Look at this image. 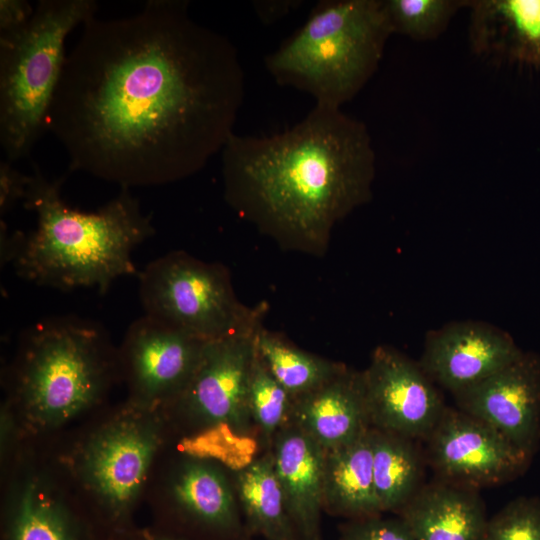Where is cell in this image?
<instances>
[{
	"label": "cell",
	"mask_w": 540,
	"mask_h": 540,
	"mask_svg": "<svg viewBox=\"0 0 540 540\" xmlns=\"http://www.w3.org/2000/svg\"><path fill=\"white\" fill-rule=\"evenodd\" d=\"M188 1L150 0L117 19L89 18L66 55L47 118L70 171L121 188L199 172L234 133L245 76L228 37Z\"/></svg>",
	"instance_id": "obj_1"
},
{
	"label": "cell",
	"mask_w": 540,
	"mask_h": 540,
	"mask_svg": "<svg viewBox=\"0 0 540 540\" xmlns=\"http://www.w3.org/2000/svg\"><path fill=\"white\" fill-rule=\"evenodd\" d=\"M224 197L284 249L322 256L335 226L372 198L366 125L320 105L271 136L233 133L221 151Z\"/></svg>",
	"instance_id": "obj_2"
},
{
	"label": "cell",
	"mask_w": 540,
	"mask_h": 540,
	"mask_svg": "<svg viewBox=\"0 0 540 540\" xmlns=\"http://www.w3.org/2000/svg\"><path fill=\"white\" fill-rule=\"evenodd\" d=\"M64 177L48 179L33 164L24 207L36 214V228L22 235L13 260L17 274L38 285L105 293L118 278L135 275L132 251L155 234L128 188L94 212L68 206L61 197Z\"/></svg>",
	"instance_id": "obj_3"
},
{
	"label": "cell",
	"mask_w": 540,
	"mask_h": 540,
	"mask_svg": "<svg viewBox=\"0 0 540 540\" xmlns=\"http://www.w3.org/2000/svg\"><path fill=\"white\" fill-rule=\"evenodd\" d=\"M391 35L383 0H324L265 66L279 85L341 109L372 78Z\"/></svg>",
	"instance_id": "obj_4"
},
{
	"label": "cell",
	"mask_w": 540,
	"mask_h": 540,
	"mask_svg": "<svg viewBox=\"0 0 540 540\" xmlns=\"http://www.w3.org/2000/svg\"><path fill=\"white\" fill-rule=\"evenodd\" d=\"M114 363L108 335L94 322L57 317L33 325L13 389L25 423L45 431L92 407L107 388Z\"/></svg>",
	"instance_id": "obj_5"
},
{
	"label": "cell",
	"mask_w": 540,
	"mask_h": 540,
	"mask_svg": "<svg viewBox=\"0 0 540 540\" xmlns=\"http://www.w3.org/2000/svg\"><path fill=\"white\" fill-rule=\"evenodd\" d=\"M96 10L94 0H40L22 30L0 35V144L8 161L28 157L48 132L66 38Z\"/></svg>",
	"instance_id": "obj_6"
},
{
	"label": "cell",
	"mask_w": 540,
	"mask_h": 540,
	"mask_svg": "<svg viewBox=\"0 0 540 540\" xmlns=\"http://www.w3.org/2000/svg\"><path fill=\"white\" fill-rule=\"evenodd\" d=\"M145 315L202 341L255 333L263 305L248 307L237 298L229 271L183 251H172L139 273Z\"/></svg>",
	"instance_id": "obj_7"
},
{
	"label": "cell",
	"mask_w": 540,
	"mask_h": 540,
	"mask_svg": "<svg viewBox=\"0 0 540 540\" xmlns=\"http://www.w3.org/2000/svg\"><path fill=\"white\" fill-rule=\"evenodd\" d=\"M156 410L131 402L97 429L77 455L83 485L114 515L135 502L159 449Z\"/></svg>",
	"instance_id": "obj_8"
},
{
	"label": "cell",
	"mask_w": 540,
	"mask_h": 540,
	"mask_svg": "<svg viewBox=\"0 0 540 540\" xmlns=\"http://www.w3.org/2000/svg\"><path fill=\"white\" fill-rule=\"evenodd\" d=\"M426 462L437 479L479 490L512 481L533 456L486 422L446 407L425 440Z\"/></svg>",
	"instance_id": "obj_9"
},
{
	"label": "cell",
	"mask_w": 540,
	"mask_h": 540,
	"mask_svg": "<svg viewBox=\"0 0 540 540\" xmlns=\"http://www.w3.org/2000/svg\"><path fill=\"white\" fill-rule=\"evenodd\" d=\"M362 375L371 428L425 441L447 406L419 363L379 345Z\"/></svg>",
	"instance_id": "obj_10"
},
{
	"label": "cell",
	"mask_w": 540,
	"mask_h": 540,
	"mask_svg": "<svg viewBox=\"0 0 540 540\" xmlns=\"http://www.w3.org/2000/svg\"><path fill=\"white\" fill-rule=\"evenodd\" d=\"M256 332L204 344L189 383L175 400L198 423L226 426L240 434L250 430L248 390L257 354Z\"/></svg>",
	"instance_id": "obj_11"
},
{
	"label": "cell",
	"mask_w": 540,
	"mask_h": 540,
	"mask_svg": "<svg viewBox=\"0 0 540 540\" xmlns=\"http://www.w3.org/2000/svg\"><path fill=\"white\" fill-rule=\"evenodd\" d=\"M205 343L147 315L134 321L120 356L131 402L157 409L175 401L189 383Z\"/></svg>",
	"instance_id": "obj_12"
},
{
	"label": "cell",
	"mask_w": 540,
	"mask_h": 540,
	"mask_svg": "<svg viewBox=\"0 0 540 540\" xmlns=\"http://www.w3.org/2000/svg\"><path fill=\"white\" fill-rule=\"evenodd\" d=\"M456 408L491 425L534 456L540 443V356L523 352L501 370L453 395Z\"/></svg>",
	"instance_id": "obj_13"
},
{
	"label": "cell",
	"mask_w": 540,
	"mask_h": 540,
	"mask_svg": "<svg viewBox=\"0 0 540 540\" xmlns=\"http://www.w3.org/2000/svg\"><path fill=\"white\" fill-rule=\"evenodd\" d=\"M513 338L486 322L465 320L430 331L419 365L452 395L471 387L519 358Z\"/></svg>",
	"instance_id": "obj_14"
},
{
	"label": "cell",
	"mask_w": 540,
	"mask_h": 540,
	"mask_svg": "<svg viewBox=\"0 0 540 540\" xmlns=\"http://www.w3.org/2000/svg\"><path fill=\"white\" fill-rule=\"evenodd\" d=\"M473 53L540 70V0H468Z\"/></svg>",
	"instance_id": "obj_15"
},
{
	"label": "cell",
	"mask_w": 540,
	"mask_h": 540,
	"mask_svg": "<svg viewBox=\"0 0 540 540\" xmlns=\"http://www.w3.org/2000/svg\"><path fill=\"white\" fill-rule=\"evenodd\" d=\"M270 451L296 532L319 540L326 450L291 421L274 436Z\"/></svg>",
	"instance_id": "obj_16"
},
{
	"label": "cell",
	"mask_w": 540,
	"mask_h": 540,
	"mask_svg": "<svg viewBox=\"0 0 540 540\" xmlns=\"http://www.w3.org/2000/svg\"><path fill=\"white\" fill-rule=\"evenodd\" d=\"M292 422L325 450L354 442L371 428L362 371L346 368L294 399Z\"/></svg>",
	"instance_id": "obj_17"
},
{
	"label": "cell",
	"mask_w": 540,
	"mask_h": 540,
	"mask_svg": "<svg viewBox=\"0 0 540 540\" xmlns=\"http://www.w3.org/2000/svg\"><path fill=\"white\" fill-rule=\"evenodd\" d=\"M415 540H482L487 516L479 490L439 479L397 513Z\"/></svg>",
	"instance_id": "obj_18"
},
{
	"label": "cell",
	"mask_w": 540,
	"mask_h": 540,
	"mask_svg": "<svg viewBox=\"0 0 540 540\" xmlns=\"http://www.w3.org/2000/svg\"><path fill=\"white\" fill-rule=\"evenodd\" d=\"M323 507L351 519L382 514L373 481L371 428L352 443L326 450Z\"/></svg>",
	"instance_id": "obj_19"
},
{
	"label": "cell",
	"mask_w": 540,
	"mask_h": 540,
	"mask_svg": "<svg viewBox=\"0 0 540 540\" xmlns=\"http://www.w3.org/2000/svg\"><path fill=\"white\" fill-rule=\"evenodd\" d=\"M373 481L383 512L398 513L424 485L426 457L416 440L371 428Z\"/></svg>",
	"instance_id": "obj_20"
},
{
	"label": "cell",
	"mask_w": 540,
	"mask_h": 540,
	"mask_svg": "<svg viewBox=\"0 0 540 540\" xmlns=\"http://www.w3.org/2000/svg\"><path fill=\"white\" fill-rule=\"evenodd\" d=\"M235 490L255 531L268 540H294L297 532L270 450L237 471Z\"/></svg>",
	"instance_id": "obj_21"
},
{
	"label": "cell",
	"mask_w": 540,
	"mask_h": 540,
	"mask_svg": "<svg viewBox=\"0 0 540 540\" xmlns=\"http://www.w3.org/2000/svg\"><path fill=\"white\" fill-rule=\"evenodd\" d=\"M175 502L201 522L222 530L238 527L234 491L225 474L211 463H185L171 484Z\"/></svg>",
	"instance_id": "obj_22"
},
{
	"label": "cell",
	"mask_w": 540,
	"mask_h": 540,
	"mask_svg": "<svg viewBox=\"0 0 540 540\" xmlns=\"http://www.w3.org/2000/svg\"><path fill=\"white\" fill-rule=\"evenodd\" d=\"M255 345L263 364L294 399L320 387L347 368L294 346L263 325L256 332Z\"/></svg>",
	"instance_id": "obj_23"
},
{
	"label": "cell",
	"mask_w": 540,
	"mask_h": 540,
	"mask_svg": "<svg viewBox=\"0 0 540 540\" xmlns=\"http://www.w3.org/2000/svg\"><path fill=\"white\" fill-rule=\"evenodd\" d=\"M13 540H73L62 505L37 481H28L20 493Z\"/></svg>",
	"instance_id": "obj_24"
},
{
	"label": "cell",
	"mask_w": 540,
	"mask_h": 540,
	"mask_svg": "<svg viewBox=\"0 0 540 540\" xmlns=\"http://www.w3.org/2000/svg\"><path fill=\"white\" fill-rule=\"evenodd\" d=\"M393 34L416 41L439 38L468 0H383Z\"/></svg>",
	"instance_id": "obj_25"
},
{
	"label": "cell",
	"mask_w": 540,
	"mask_h": 540,
	"mask_svg": "<svg viewBox=\"0 0 540 540\" xmlns=\"http://www.w3.org/2000/svg\"><path fill=\"white\" fill-rule=\"evenodd\" d=\"M293 406L294 398L272 376L256 354L248 390L252 424L271 442L291 422Z\"/></svg>",
	"instance_id": "obj_26"
},
{
	"label": "cell",
	"mask_w": 540,
	"mask_h": 540,
	"mask_svg": "<svg viewBox=\"0 0 540 540\" xmlns=\"http://www.w3.org/2000/svg\"><path fill=\"white\" fill-rule=\"evenodd\" d=\"M482 540H540V498L509 501L487 519Z\"/></svg>",
	"instance_id": "obj_27"
},
{
	"label": "cell",
	"mask_w": 540,
	"mask_h": 540,
	"mask_svg": "<svg viewBox=\"0 0 540 540\" xmlns=\"http://www.w3.org/2000/svg\"><path fill=\"white\" fill-rule=\"evenodd\" d=\"M340 540H415L400 517L381 515L352 519L341 532Z\"/></svg>",
	"instance_id": "obj_28"
},
{
	"label": "cell",
	"mask_w": 540,
	"mask_h": 540,
	"mask_svg": "<svg viewBox=\"0 0 540 540\" xmlns=\"http://www.w3.org/2000/svg\"><path fill=\"white\" fill-rule=\"evenodd\" d=\"M31 182V175L17 170L4 158L0 162V215H5L19 201H24Z\"/></svg>",
	"instance_id": "obj_29"
},
{
	"label": "cell",
	"mask_w": 540,
	"mask_h": 540,
	"mask_svg": "<svg viewBox=\"0 0 540 540\" xmlns=\"http://www.w3.org/2000/svg\"><path fill=\"white\" fill-rule=\"evenodd\" d=\"M34 9L25 0L0 1V35L22 30L30 21Z\"/></svg>",
	"instance_id": "obj_30"
},
{
	"label": "cell",
	"mask_w": 540,
	"mask_h": 540,
	"mask_svg": "<svg viewBox=\"0 0 540 540\" xmlns=\"http://www.w3.org/2000/svg\"><path fill=\"white\" fill-rule=\"evenodd\" d=\"M158 540H175V539H170V538H161V539H158Z\"/></svg>",
	"instance_id": "obj_31"
}]
</instances>
